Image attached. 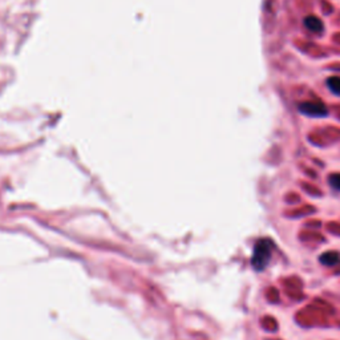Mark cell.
Segmentation results:
<instances>
[{
  "mask_svg": "<svg viewBox=\"0 0 340 340\" xmlns=\"http://www.w3.org/2000/svg\"><path fill=\"white\" fill-rule=\"evenodd\" d=\"M330 185L335 190H339L340 191V174H332L328 180Z\"/></svg>",
  "mask_w": 340,
  "mask_h": 340,
  "instance_id": "cell-6",
  "label": "cell"
},
{
  "mask_svg": "<svg viewBox=\"0 0 340 340\" xmlns=\"http://www.w3.org/2000/svg\"><path fill=\"white\" fill-rule=\"evenodd\" d=\"M299 111L303 114L310 117H324L327 114V108L319 101H304L299 104Z\"/></svg>",
  "mask_w": 340,
  "mask_h": 340,
  "instance_id": "cell-2",
  "label": "cell"
},
{
  "mask_svg": "<svg viewBox=\"0 0 340 340\" xmlns=\"http://www.w3.org/2000/svg\"><path fill=\"white\" fill-rule=\"evenodd\" d=\"M328 87L332 92L340 94V77H331L328 80Z\"/></svg>",
  "mask_w": 340,
  "mask_h": 340,
  "instance_id": "cell-5",
  "label": "cell"
},
{
  "mask_svg": "<svg viewBox=\"0 0 340 340\" xmlns=\"http://www.w3.org/2000/svg\"><path fill=\"white\" fill-rule=\"evenodd\" d=\"M304 24L312 32H321V29H323L321 20L319 18H316V16H307L306 19H304Z\"/></svg>",
  "mask_w": 340,
  "mask_h": 340,
  "instance_id": "cell-3",
  "label": "cell"
},
{
  "mask_svg": "<svg viewBox=\"0 0 340 340\" xmlns=\"http://www.w3.org/2000/svg\"><path fill=\"white\" fill-rule=\"evenodd\" d=\"M321 262L326 266H334L339 262V255L335 251H330V253L323 254L321 257Z\"/></svg>",
  "mask_w": 340,
  "mask_h": 340,
  "instance_id": "cell-4",
  "label": "cell"
},
{
  "mask_svg": "<svg viewBox=\"0 0 340 340\" xmlns=\"http://www.w3.org/2000/svg\"><path fill=\"white\" fill-rule=\"evenodd\" d=\"M272 255V243L270 239L262 238L259 239L255 246H254L253 258H251V264L257 271H262L266 267L268 262L271 261Z\"/></svg>",
  "mask_w": 340,
  "mask_h": 340,
  "instance_id": "cell-1",
  "label": "cell"
}]
</instances>
